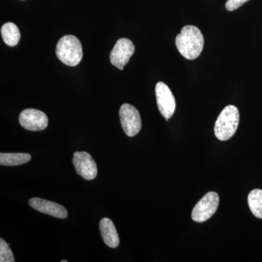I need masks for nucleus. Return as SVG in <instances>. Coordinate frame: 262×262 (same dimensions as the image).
Returning a JSON list of instances; mask_svg holds the SVG:
<instances>
[{
    "label": "nucleus",
    "mask_w": 262,
    "mask_h": 262,
    "mask_svg": "<svg viewBox=\"0 0 262 262\" xmlns=\"http://www.w3.org/2000/svg\"><path fill=\"white\" fill-rule=\"evenodd\" d=\"M61 262H67V260H62Z\"/></svg>",
    "instance_id": "obj_17"
},
{
    "label": "nucleus",
    "mask_w": 262,
    "mask_h": 262,
    "mask_svg": "<svg viewBox=\"0 0 262 262\" xmlns=\"http://www.w3.org/2000/svg\"><path fill=\"white\" fill-rule=\"evenodd\" d=\"M56 53L58 59L70 67L78 65L83 56L82 45L74 35L61 37L57 43Z\"/></svg>",
    "instance_id": "obj_2"
},
{
    "label": "nucleus",
    "mask_w": 262,
    "mask_h": 262,
    "mask_svg": "<svg viewBox=\"0 0 262 262\" xmlns=\"http://www.w3.org/2000/svg\"><path fill=\"white\" fill-rule=\"evenodd\" d=\"M176 46L184 58L194 60L203 51L204 37L198 27L192 25L185 26L176 38Z\"/></svg>",
    "instance_id": "obj_1"
},
{
    "label": "nucleus",
    "mask_w": 262,
    "mask_h": 262,
    "mask_svg": "<svg viewBox=\"0 0 262 262\" xmlns=\"http://www.w3.org/2000/svg\"><path fill=\"white\" fill-rule=\"evenodd\" d=\"M74 165L77 174L85 180H93L98 174L97 165L91 155L86 151H76L74 154Z\"/></svg>",
    "instance_id": "obj_8"
},
{
    "label": "nucleus",
    "mask_w": 262,
    "mask_h": 262,
    "mask_svg": "<svg viewBox=\"0 0 262 262\" xmlns=\"http://www.w3.org/2000/svg\"><path fill=\"white\" fill-rule=\"evenodd\" d=\"M248 1L249 0H227L225 5L226 9L228 11H234Z\"/></svg>",
    "instance_id": "obj_16"
},
{
    "label": "nucleus",
    "mask_w": 262,
    "mask_h": 262,
    "mask_svg": "<svg viewBox=\"0 0 262 262\" xmlns=\"http://www.w3.org/2000/svg\"><path fill=\"white\" fill-rule=\"evenodd\" d=\"M220 204V196L214 192L207 193L193 208L192 219L201 223L211 219L217 211Z\"/></svg>",
    "instance_id": "obj_4"
},
{
    "label": "nucleus",
    "mask_w": 262,
    "mask_h": 262,
    "mask_svg": "<svg viewBox=\"0 0 262 262\" xmlns=\"http://www.w3.org/2000/svg\"><path fill=\"white\" fill-rule=\"evenodd\" d=\"M32 158L27 153H1L0 165L5 166H16L28 163Z\"/></svg>",
    "instance_id": "obj_13"
},
{
    "label": "nucleus",
    "mask_w": 262,
    "mask_h": 262,
    "mask_svg": "<svg viewBox=\"0 0 262 262\" xmlns=\"http://www.w3.org/2000/svg\"><path fill=\"white\" fill-rule=\"evenodd\" d=\"M0 261L14 262L15 258L9 245L3 238L0 239Z\"/></svg>",
    "instance_id": "obj_15"
},
{
    "label": "nucleus",
    "mask_w": 262,
    "mask_h": 262,
    "mask_svg": "<svg viewBox=\"0 0 262 262\" xmlns=\"http://www.w3.org/2000/svg\"><path fill=\"white\" fill-rule=\"evenodd\" d=\"M135 52V46L130 39L121 38L118 39L113 51L110 53V61L112 64L120 70H123L125 66L130 61Z\"/></svg>",
    "instance_id": "obj_6"
},
{
    "label": "nucleus",
    "mask_w": 262,
    "mask_h": 262,
    "mask_svg": "<svg viewBox=\"0 0 262 262\" xmlns=\"http://www.w3.org/2000/svg\"><path fill=\"white\" fill-rule=\"evenodd\" d=\"M29 204L34 209L56 218L63 220L68 216V212L64 207L47 200L34 198L29 200Z\"/></svg>",
    "instance_id": "obj_10"
},
{
    "label": "nucleus",
    "mask_w": 262,
    "mask_h": 262,
    "mask_svg": "<svg viewBox=\"0 0 262 262\" xmlns=\"http://www.w3.org/2000/svg\"><path fill=\"white\" fill-rule=\"evenodd\" d=\"M99 227L101 237L105 244L108 247L117 248L120 244V238L113 221L108 218H103L100 222Z\"/></svg>",
    "instance_id": "obj_11"
},
{
    "label": "nucleus",
    "mask_w": 262,
    "mask_h": 262,
    "mask_svg": "<svg viewBox=\"0 0 262 262\" xmlns=\"http://www.w3.org/2000/svg\"><path fill=\"white\" fill-rule=\"evenodd\" d=\"M120 122L124 132L129 137L139 134L141 128V119L139 111L129 103H124L120 110Z\"/></svg>",
    "instance_id": "obj_5"
},
{
    "label": "nucleus",
    "mask_w": 262,
    "mask_h": 262,
    "mask_svg": "<svg viewBox=\"0 0 262 262\" xmlns=\"http://www.w3.org/2000/svg\"><path fill=\"white\" fill-rule=\"evenodd\" d=\"M20 125L27 130L40 131L48 127L47 115L40 110L36 108H27L19 115Z\"/></svg>",
    "instance_id": "obj_9"
},
{
    "label": "nucleus",
    "mask_w": 262,
    "mask_h": 262,
    "mask_svg": "<svg viewBox=\"0 0 262 262\" xmlns=\"http://www.w3.org/2000/svg\"><path fill=\"white\" fill-rule=\"evenodd\" d=\"M1 34L5 44L10 47H14L20 41V30L15 24L11 22L5 24L2 27Z\"/></svg>",
    "instance_id": "obj_12"
},
{
    "label": "nucleus",
    "mask_w": 262,
    "mask_h": 262,
    "mask_svg": "<svg viewBox=\"0 0 262 262\" xmlns=\"http://www.w3.org/2000/svg\"><path fill=\"white\" fill-rule=\"evenodd\" d=\"M155 94L160 113L166 120H168L175 112V98L168 86L163 82H159L156 84Z\"/></svg>",
    "instance_id": "obj_7"
},
{
    "label": "nucleus",
    "mask_w": 262,
    "mask_h": 262,
    "mask_svg": "<svg viewBox=\"0 0 262 262\" xmlns=\"http://www.w3.org/2000/svg\"><path fill=\"white\" fill-rule=\"evenodd\" d=\"M239 114L238 108L233 105L226 106L215 123L214 132L217 139L227 141L234 136L238 127Z\"/></svg>",
    "instance_id": "obj_3"
},
{
    "label": "nucleus",
    "mask_w": 262,
    "mask_h": 262,
    "mask_svg": "<svg viewBox=\"0 0 262 262\" xmlns=\"http://www.w3.org/2000/svg\"><path fill=\"white\" fill-rule=\"evenodd\" d=\"M250 210L256 218L262 219V190L253 189L248 196Z\"/></svg>",
    "instance_id": "obj_14"
}]
</instances>
